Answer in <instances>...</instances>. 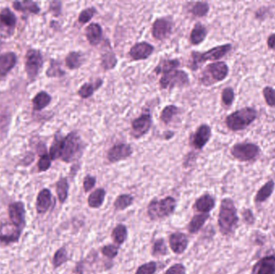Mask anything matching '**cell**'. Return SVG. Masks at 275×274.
<instances>
[{
	"mask_svg": "<svg viewBox=\"0 0 275 274\" xmlns=\"http://www.w3.org/2000/svg\"><path fill=\"white\" fill-rule=\"evenodd\" d=\"M173 24L172 21L166 18L156 19L152 24L151 33L155 39L164 40L168 39L172 34Z\"/></svg>",
	"mask_w": 275,
	"mask_h": 274,
	"instance_id": "cell-11",
	"label": "cell"
},
{
	"mask_svg": "<svg viewBox=\"0 0 275 274\" xmlns=\"http://www.w3.org/2000/svg\"><path fill=\"white\" fill-rule=\"evenodd\" d=\"M209 213H201V214L195 215L194 217L191 220L189 225H188V231L192 234L198 233L203 226L205 225V222L209 220Z\"/></svg>",
	"mask_w": 275,
	"mask_h": 274,
	"instance_id": "cell-29",
	"label": "cell"
},
{
	"mask_svg": "<svg viewBox=\"0 0 275 274\" xmlns=\"http://www.w3.org/2000/svg\"><path fill=\"white\" fill-rule=\"evenodd\" d=\"M239 221L238 210L233 200L225 198L222 200L218 216L220 231L224 236H230L236 230Z\"/></svg>",
	"mask_w": 275,
	"mask_h": 274,
	"instance_id": "cell-1",
	"label": "cell"
},
{
	"mask_svg": "<svg viewBox=\"0 0 275 274\" xmlns=\"http://www.w3.org/2000/svg\"><path fill=\"white\" fill-rule=\"evenodd\" d=\"M84 150V143L81 136L76 131L69 133L63 138L60 159L65 163H71L78 159Z\"/></svg>",
	"mask_w": 275,
	"mask_h": 274,
	"instance_id": "cell-3",
	"label": "cell"
},
{
	"mask_svg": "<svg viewBox=\"0 0 275 274\" xmlns=\"http://www.w3.org/2000/svg\"><path fill=\"white\" fill-rule=\"evenodd\" d=\"M242 218L246 225H253L255 223V215L250 208H243L242 212Z\"/></svg>",
	"mask_w": 275,
	"mask_h": 274,
	"instance_id": "cell-50",
	"label": "cell"
},
{
	"mask_svg": "<svg viewBox=\"0 0 275 274\" xmlns=\"http://www.w3.org/2000/svg\"><path fill=\"white\" fill-rule=\"evenodd\" d=\"M8 215L10 222L23 229L26 225V210L23 202L11 203L8 207Z\"/></svg>",
	"mask_w": 275,
	"mask_h": 274,
	"instance_id": "cell-13",
	"label": "cell"
},
{
	"mask_svg": "<svg viewBox=\"0 0 275 274\" xmlns=\"http://www.w3.org/2000/svg\"><path fill=\"white\" fill-rule=\"evenodd\" d=\"M168 247L166 246L164 239H158L154 242L152 246L151 254L154 257H159V256H166L168 254Z\"/></svg>",
	"mask_w": 275,
	"mask_h": 274,
	"instance_id": "cell-41",
	"label": "cell"
},
{
	"mask_svg": "<svg viewBox=\"0 0 275 274\" xmlns=\"http://www.w3.org/2000/svg\"><path fill=\"white\" fill-rule=\"evenodd\" d=\"M215 199L211 195L205 194L197 199L195 207L202 213H209L215 208Z\"/></svg>",
	"mask_w": 275,
	"mask_h": 274,
	"instance_id": "cell-25",
	"label": "cell"
},
{
	"mask_svg": "<svg viewBox=\"0 0 275 274\" xmlns=\"http://www.w3.org/2000/svg\"><path fill=\"white\" fill-rule=\"evenodd\" d=\"M68 189L69 184L66 178H60L56 183V194H57L58 200L61 204H64L68 199Z\"/></svg>",
	"mask_w": 275,
	"mask_h": 274,
	"instance_id": "cell-32",
	"label": "cell"
},
{
	"mask_svg": "<svg viewBox=\"0 0 275 274\" xmlns=\"http://www.w3.org/2000/svg\"><path fill=\"white\" fill-rule=\"evenodd\" d=\"M85 35L90 45H98L103 36V31L101 25L97 23H90L85 29Z\"/></svg>",
	"mask_w": 275,
	"mask_h": 274,
	"instance_id": "cell-21",
	"label": "cell"
},
{
	"mask_svg": "<svg viewBox=\"0 0 275 274\" xmlns=\"http://www.w3.org/2000/svg\"><path fill=\"white\" fill-rule=\"evenodd\" d=\"M165 135H167V137L165 138L166 140H169L171 138H173L175 134L172 131H168V132L166 133Z\"/></svg>",
	"mask_w": 275,
	"mask_h": 274,
	"instance_id": "cell-53",
	"label": "cell"
},
{
	"mask_svg": "<svg viewBox=\"0 0 275 274\" xmlns=\"http://www.w3.org/2000/svg\"><path fill=\"white\" fill-rule=\"evenodd\" d=\"M179 113V108L176 105H167L162 110L160 114V120L166 125L170 123V122L173 119L174 117Z\"/></svg>",
	"mask_w": 275,
	"mask_h": 274,
	"instance_id": "cell-36",
	"label": "cell"
},
{
	"mask_svg": "<svg viewBox=\"0 0 275 274\" xmlns=\"http://www.w3.org/2000/svg\"><path fill=\"white\" fill-rule=\"evenodd\" d=\"M152 125V117L149 113L141 114L140 117L135 118L131 124L133 137L139 138L149 132Z\"/></svg>",
	"mask_w": 275,
	"mask_h": 274,
	"instance_id": "cell-12",
	"label": "cell"
},
{
	"mask_svg": "<svg viewBox=\"0 0 275 274\" xmlns=\"http://www.w3.org/2000/svg\"><path fill=\"white\" fill-rule=\"evenodd\" d=\"M112 238L118 246L124 243L127 238V229L126 225H118L112 232Z\"/></svg>",
	"mask_w": 275,
	"mask_h": 274,
	"instance_id": "cell-34",
	"label": "cell"
},
{
	"mask_svg": "<svg viewBox=\"0 0 275 274\" xmlns=\"http://www.w3.org/2000/svg\"><path fill=\"white\" fill-rule=\"evenodd\" d=\"M263 95L266 103L269 107L275 109V89L273 87L266 86L263 88Z\"/></svg>",
	"mask_w": 275,
	"mask_h": 274,
	"instance_id": "cell-42",
	"label": "cell"
},
{
	"mask_svg": "<svg viewBox=\"0 0 275 274\" xmlns=\"http://www.w3.org/2000/svg\"><path fill=\"white\" fill-rule=\"evenodd\" d=\"M101 254L109 259H114L118 254V248L114 245H107L101 248Z\"/></svg>",
	"mask_w": 275,
	"mask_h": 274,
	"instance_id": "cell-47",
	"label": "cell"
},
{
	"mask_svg": "<svg viewBox=\"0 0 275 274\" xmlns=\"http://www.w3.org/2000/svg\"><path fill=\"white\" fill-rule=\"evenodd\" d=\"M267 47L271 50H275V33L271 34L267 40Z\"/></svg>",
	"mask_w": 275,
	"mask_h": 274,
	"instance_id": "cell-52",
	"label": "cell"
},
{
	"mask_svg": "<svg viewBox=\"0 0 275 274\" xmlns=\"http://www.w3.org/2000/svg\"><path fill=\"white\" fill-rule=\"evenodd\" d=\"M134 197L131 195L122 194L116 198L114 207L116 210L122 211L132 205Z\"/></svg>",
	"mask_w": 275,
	"mask_h": 274,
	"instance_id": "cell-35",
	"label": "cell"
},
{
	"mask_svg": "<svg viewBox=\"0 0 275 274\" xmlns=\"http://www.w3.org/2000/svg\"><path fill=\"white\" fill-rule=\"evenodd\" d=\"M133 154V148L126 143H118L108 151L107 159L110 163L125 160Z\"/></svg>",
	"mask_w": 275,
	"mask_h": 274,
	"instance_id": "cell-14",
	"label": "cell"
},
{
	"mask_svg": "<svg viewBox=\"0 0 275 274\" xmlns=\"http://www.w3.org/2000/svg\"><path fill=\"white\" fill-rule=\"evenodd\" d=\"M165 274H186V268L183 264H175L166 271Z\"/></svg>",
	"mask_w": 275,
	"mask_h": 274,
	"instance_id": "cell-51",
	"label": "cell"
},
{
	"mask_svg": "<svg viewBox=\"0 0 275 274\" xmlns=\"http://www.w3.org/2000/svg\"><path fill=\"white\" fill-rule=\"evenodd\" d=\"M180 62L178 59H172V60L164 59V60H160L159 64L154 69V72L157 75L161 74V73H164V75L168 74L170 72L176 70L177 68L180 66Z\"/></svg>",
	"mask_w": 275,
	"mask_h": 274,
	"instance_id": "cell-23",
	"label": "cell"
},
{
	"mask_svg": "<svg viewBox=\"0 0 275 274\" xmlns=\"http://www.w3.org/2000/svg\"><path fill=\"white\" fill-rule=\"evenodd\" d=\"M52 204V192L47 188L41 190L38 194L35 203V209L38 214L42 215L47 213L49 210Z\"/></svg>",
	"mask_w": 275,
	"mask_h": 274,
	"instance_id": "cell-20",
	"label": "cell"
},
{
	"mask_svg": "<svg viewBox=\"0 0 275 274\" xmlns=\"http://www.w3.org/2000/svg\"><path fill=\"white\" fill-rule=\"evenodd\" d=\"M51 101H52V97L48 93L43 92V91L39 92V93L35 95V97L32 100L33 109L36 111H39V110L47 107Z\"/></svg>",
	"mask_w": 275,
	"mask_h": 274,
	"instance_id": "cell-31",
	"label": "cell"
},
{
	"mask_svg": "<svg viewBox=\"0 0 275 274\" xmlns=\"http://www.w3.org/2000/svg\"><path fill=\"white\" fill-rule=\"evenodd\" d=\"M13 7L15 10H20V11H23V12L33 13V14H38L39 11V7L38 6L37 3L32 1H23V2H14L13 3Z\"/></svg>",
	"mask_w": 275,
	"mask_h": 274,
	"instance_id": "cell-33",
	"label": "cell"
},
{
	"mask_svg": "<svg viewBox=\"0 0 275 274\" xmlns=\"http://www.w3.org/2000/svg\"><path fill=\"white\" fill-rule=\"evenodd\" d=\"M52 164V159L50 155H47V154H43L40 159H39V162H38V168H39V171H46L49 169Z\"/></svg>",
	"mask_w": 275,
	"mask_h": 274,
	"instance_id": "cell-48",
	"label": "cell"
},
{
	"mask_svg": "<svg viewBox=\"0 0 275 274\" xmlns=\"http://www.w3.org/2000/svg\"><path fill=\"white\" fill-rule=\"evenodd\" d=\"M17 56L14 52H6L0 55V75L5 76L16 64Z\"/></svg>",
	"mask_w": 275,
	"mask_h": 274,
	"instance_id": "cell-22",
	"label": "cell"
},
{
	"mask_svg": "<svg viewBox=\"0 0 275 274\" xmlns=\"http://www.w3.org/2000/svg\"><path fill=\"white\" fill-rule=\"evenodd\" d=\"M208 35V29L201 23L194 25L190 34V43L193 45H198L205 41Z\"/></svg>",
	"mask_w": 275,
	"mask_h": 274,
	"instance_id": "cell-24",
	"label": "cell"
},
{
	"mask_svg": "<svg viewBox=\"0 0 275 274\" xmlns=\"http://www.w3.org/2000/svg\"><path fill=\"white\" fill-rule=\"evenodd\" d=\"M96 178L94 176H92V175H86L85 178H84V180H83V188H84V191L85 192H89V191H91L94 186H95Z\"/></svg>",
	"mask_w": 275,
	"mask_h": 274,
	"instance_id": "cell-49",
	"label": "cell"
},
{
	"mask_svg": "<svg viewBox=\"0 0 275 274\" xmlns=\"http://www.w3.org/2000/svg\"><path fill=\"white\" fill-rule=\"evenodd\" d=\"M209 9H210V6L207 2H197L193 5V7L191 9V11L195 16L201 18V17L207 15Z\"/></svg>",
	"mask_w": 275,
	"mask_h": 274,
	"instance_id": "cell-39",
	"label": "cell"
},
{
	"mask_svg": "<svg viewBox=\"0 0 275 274\" xmlns=\"http://www.w3.org/2000/svg\"><path fill=\"white\" fill-rule=\"evenodd\" d=\"M235 99V93L232 87H226L222 90V101L224 105L231 106Z\"/></svg>",
	"mask_w": 275,
	"mask_h": 274,
	"instance_id": "cell-43",
	"label": "cell"
},
{
	"mask_svg": "<svg viewBox=\"0 0 275 274\" xmlns=\"http://www.w3.org/2000/svg\"><path fill=\"white\" fill-rule=\"evenodd\" d=\"M212 137V129L207 124H202L197 128L192 138V145L196 149L202 150Z\"/></svg>",
	"mask_w": 275,
	"mask_h": 274,
	"instance_id": "cell-15",
	"label": "cell"
},
{
	"mask_svg": "<svg viewBox=\"0 0 275 274\" xmlns=\"http://www.w3.org/2000/svg\"><path fill=\"white\" fill-rule=\"evenodd\" d=\"M230 72V68L226 62L218 61L208 64L203 70L200 81L205 86H211L222 82L226 79Z\"/></svg>",
	"mask_w": 275,
	"mask_h": 274,
	"instance_id": "cell-4",
	"label": "cell"
},
{
	"mask_svg": "<svg viewBox=\"0 0 275 274\" xmlns=\"http://www.w3.org/2000/svg\"><path fill=\"white\" fill-rule=\"evenodd\" d=\"M232 48H233V45L231 43H225L222 45L213 47L205 52L193 51L191 54L192 58H193V62H192L190 68L193 70H197L199 67L201 66V64H204L205 62L220 60L224 56H226L231 51Z\"/></svg>",
	"mask_w": 275,
	"mask_h": 274,
	"instance_id": "cell-5",
	"label": "cell"
},
{
	"mask_svg": "<svg viewBox=\"0 0 275 274\" xmlns=\"http://www.w3.org/2000/svg\"><path fill=\"white\" fill-rule=\"evenodd\" d=\"M106 192L103 188H97L89 195L88 204L92 208H99L103 204Z\"/></svg>",
	"mask_w": 275,
	"mask_h": 274,
	"instance_id": "cell-30",
	"label": "cell"
},
{
	"mask_svg": "<svg viewBox=\"0 0 275 274\" xmlns=\"http://www.w3.org/2000/svg\"><path fill=\"white\" fill-rule=\"evenodd\" d=\"M85 61V55L81 52H70L65 58V64L69 69L74 70L81 68Z\"/></svg>",
	"mask_w": 275,
	"mask_h": 274,
	"instance_id": "cell-27",
	"label": "cell"
},
{
	"mask_svg": "<svg viewBox=\"0 0 275 274\" xmlns=\"http://www.w3.org/2000/svg\"><path fill=\"white\" fill-rule=\"evenodd\" d=\"M97 13V9L94 6H90L88 8L83 10L78 16V22L81 24L89 23V21L93 19V17Z\"/></svg>",
	"mask_w": 275,
	"mask_h": 274,
	"instance_id": "cell-44",
	"label": "cell"
},
{
	"mask_svg": "<svg viewBox=\"0 0 275 274\" xmlns=\"http://www.w3.org/2000/svg\"><path fill=\"white\" fill-rule=\"evenodd\" d=\"M23 229L11 222L2 223L0 225V242L9 245L19 241Z\"/></svg>",
	"mask_w": 275,
	"mask_h": 274,
	"instance_id": "cell-10",
	"label": "cell"
},
{
	"mask_svg": "<svg viewBox=\"0 0 275 274\" xmlns=\"http://www.w3.org/2000/svg\"><path fill=\"white\" fill-rule=\"evenodd\" d=\"M102 84H103V80L100 78L97 79L94 83H85L78 89L77 93L83 99H87L91 97L94 92L102 85Z\"/></svg>",
	"mask_w": 275,
	"mask_h": 274,
	"instance_id": "cell-28",
	"label": "cell"
},
{
	"mask_svg": "<svg viewBox=\"0 0 275 274\" xmlns=\"http://www.w3.org/2000/svg\"><path fill=\"white\" fill-rule=\"evenodd\" d=\"M176 201L172 196L163 200H153L147 207V214L152 221L169 217L176 210Z\"/></svg>",
	"mask_w": 275,
	"mask_h": 274,
	"instance_id": "cell-6",
	"label": "cell"
},
{
	"mask_svg": "<svg viewBox=\"0 0 275 274\" xmlns=\"http://www.w3.org/2000/svg\"><path fill=\"white\" fill-rule=\"evenodd\" d=\"M118 64V59L112 50L110 42L104 44L103 50L101 53V65L104 70L108 71L114 69Z\"/></svg>",
	"mask_w": 275,
	"mask_h": 274,
	"instance_id": "cell-19",
	"label": "cell"
},
{
	"mask_svg": "<svg viewBox=\"0 0 275 274\" xmlns=\"http://www.w3.org/2000/svg\"><path fill=\"white\" fill-rule=\"evenodd\" d=\"M154 50L155 47L151 45V43L147 42H139L135 43V45L130 48L129 55L133 60H147L151 55H152Z\"/></svg>",
	"mask_w": 275,
	"mask_h": 274,
	"instance_id": "cell-16",
	"label": "cell"
},
{
	"mask_svg": "<svg viewBox=\"0 0 275 274\" xmlns=\"http://www.w3.org/2000/svg\"><path fill=\"white\" fill-rule=\"evenodd\" d=\"M188 238L182 233H172L169 237V245L174 254H182L186 251L188 246Z\"/></svg>",
	"mask_w": 275,
	"mask_h": 274,
	"instance_id": "cell-17",
	"label": "cell"
},
{
	"mask_svg": "<svg viewBox=\"0 0 275 274\" xmlns=\"http://www.w3.org/2000/svg\"><path fill=\"white\" fill-rule=\"evenodd\" d=\"M0 23H1V21H0Z\"/></svg>",
	"mask_w": 275,
	"mask_h": 274,
	"instance_id": "cell-54",
	"label": "cell"
},
{
	"mask_svg": "<svg viewBox=\"0 0 275 274\" xmlns=\"http://www.w3.org/2000/svg\"><path fill=\"white\" fill-rule=\"evenodd\" d=\"M0 21L8 27H14L16 23V16L9 8H4L0 13Z\"/></svg>",
	"mask_w": 275,
	"mask_h": 274,
	"instance_id": "cell-37",
	"label": "cell"
},
{
	"mask_svg": "<svg viewBox=\"0 0 275 274\" xmlns=\"http://www.w3.org/2000/svg\"><path fill=\"white\" fill-rule=\"evenodd\" d=\"M64 74L65 72L60 68V64L56 60H52L51 65L47 72V75L50 77H52V76H62Z\"/></svg>",
	"mask_w": 275,
	"mask_h": 274,
	"instance_id": "cell-46",
	"label": "cell"
},
{
	"mask_svg": "<svg viewBox=\"0 0 275 274\" xmlns=\"http://www.w3.org/2000/svg\"><path fill=\"white\" fill-rule=\"evenodd\" d=\"M68 253L65 248H60L55 253L52 258V265L54 268H58L62 266L65 262H68Z\"/></svg>",
	"mask_w": 275,
	"mask_h": 274,
	"instance_id": "cell-40",
	"label": "cell"
},
{
	"mask_svg": "<svg viewBox=\"0 0 275 274\" xmlns=\"http://www.w3.org/2000/svg\"><path fill=\"white\" fill-rule=\"evenodd\" d=\"M43 56L38 50H29L26 55L25 70L30 78H35L43 66Z\"/></svg>",
	"mask_w": 275,
	"mask_h": 274,
	"instance_id": "cell-9",
	"label": "cell"
},
{
	"mask_svg": "<svg viewBox=\"0 0 275 274\" xmlns=\"http://www.w3.org/2000/svg\"><path fill=\"white\" fill-rule=\"evenodd\" d=\"M63 138L60 135L56 134L52 142V146L50 147L49 155L52 160L60 159L61 147H62Z\"/></svg>",
	"mask_w": 275,
	"mask_h": 274,
	"instance_id": "cell-38",
	"label": "cell"
},
{
	"mask_svg": "<svg viewBox=\"0 0 275 274\" xmlns=\"http://www.w3.org/2000/svg\"><path fill=\"white\" fill-rule=\"evenodd\" d=\"M230 153L234 159L240 162H251L259 158L261 148L253 142H238L231 147Z\"/></svg>",
	"mask_w": 275,
	"mask_h": 274,
	"instance_id": "cell-7",
	"label": "cell"
},
{
	"mask_svg": "<svg viewBox=\"0 0 275 274\" xmlns=\"http://www.w3.org/2000/svg\"><path fill=\"white\" fill-rule=\"evenodd\" d=\"M275 188V183L273 180L267 181L264 185L259 190L255 196V201L258 204H262L267 201L272 196Z\"/></svg>",
	"mask_w": 275,
	"mask_h": 274,
	"instance_id": "cell-26",
	"label": "cell"
},
{
	"mask_svg": "<svg viewBox=\"0 0 275 274\" xmlns=\"http://www.w3.org/2000/svg\"><path fill=\"white\" fill-rule=\"evenodd\" d=\"M157 270V265L155 262H147L139 266L135 274H154Z\"/></svg>",
	"mask_w": 275,
	"mask_h": 274,
	"instance_id": "cell-45",
	"label": "cell"
},
{
	"mask_svg": "<svg viewBox=\"0 0 275 274\" xmlns=\"http://www.w3.org/2000/svg\"><path fill=\"white\" fill-rule=\"evenodd\" d=\"M252 274H275V255L267 256L257 262Z\"/></svg>",
	"mask_w": 275,
	"mask_h": 274,
	"instance_id": "cell-18",
	"label": "cell"
},
{
	"mask_svg": "<svg viewBox=\"0 0 275 274\" xmlns=\"http://www.w3.org/2000/svg\"><path fill=\"white\" fill-rule=\"evenodd\" d=\"M259 112L253 107H244L229 114L225 120L229 130L234 132L242 131L251 126L258 118Z\"/></svg>",
	"mask_w": 275,
	"mask_h": 274,
	"instance_id": "cell-2",
	"label": "cell"
},
{
	"mask_svg": "<svg viewBox=\"0 0 275 274\" xmlns=\"http://www.w3.org/2000/svg\"><path fill=\"white\" fill-rule=\"evenodd\" d=\"M190 83L188 73L183 70H176L164 74L159 80V85L161 89H172L175 87L183 88L188 86Z\"/></svg>",
	"mask_w": 275,
	"mask_h": 274,
	"instance_id": "cell-8",
	"label": "cell"
}]
</instances>
